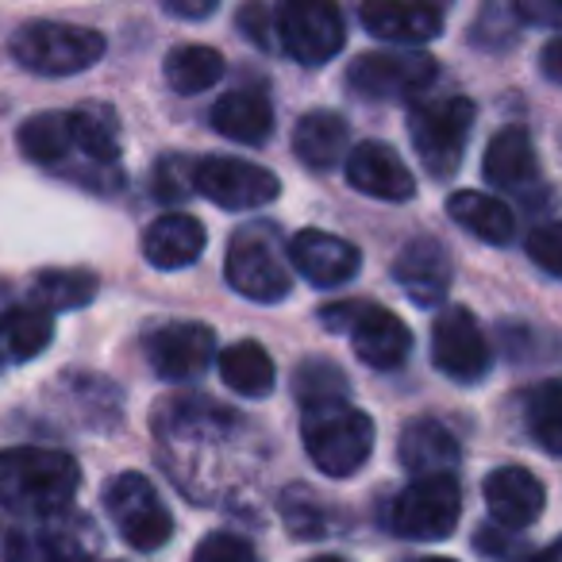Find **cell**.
Returning <instances> with one entry per match:
<instances>
[{
    "instance_id": "28",
    "label": "cell",
    "mask_w": 562,
    "mask_h": 562,
    "mask_svg": "<svg viewBox=\"0 0 562 562\" xmlns=\"http://www.w3.org/2000/svg\"><path fill=\"white\" fill-rule=\"evenodd\" d=\"M162 74L173 93L196 97L224 78V55L216 47H204V43H186V47H173L166 55Z\"/></svg>"
},
{
    "instance_id": "41",
    "label": "cell",
    "mask_w": 562,
    "mask_h": 562,
    "mask_svg": "<svg viewBox=\"0 0 562 562\" xmlns=\"http://www.w3.org/2000/svg\"><path fill=\"white\" fill-rule=\"evenodd\" d=\"M520 562H562V547H559V543H547L543 551H531V554H524Z\"/></svg>"
},
{
    "instance_id": "7",
    "label": "cell",
    "mask_w": 562,
    "mask_h": 562,
    "mask_svg": "<svg viewBox=\"0 0 562 562\" xmlns=\"http://www.w3.org/2000/svg\"><path fill=\"white\" fill-rule=\"evenodd\" d=\"M273 32L281 50L297 66L331 63L347 43V24L336 0H278Z\"/></svg>"
},
{
    "instance_id": "43",
    "label": "cell",
    "mask_w": 562,
    "mask_h": 562,
    "mask_svg": "<svg viewBox=\"0 0 562 562\" xmlns=\"http://www.w3.org/2000/svg\"><path fill=\"white\" fill-rule=\"evenodd\" d=\"M313 562H347V559H336V554H324V559H313Z\"/></svg>"
},
{
    "instance_id": "17",
    "label": "cell",
    "mask_w": 562,
    "mask_h": 562,
    "mask_svg": "<svg viewBox=\"0 0 562 562\" xmlns=\"http://www.w3.org/2000/svg\"><path fill=\"white\" fill-rule=\"evenodd\" d=\"M359 20L374 40L420 47L443 32V16L420 0H362Z\"/></svg>"
},
{
    "instance_id": "6",
    "label": "cell",
    "mask_w": 562,
    "mask_h": 562,
    "mask_svg": "<svg viewBox=\"0 0 562 562\" xmlns=\"http://www.w3.org/2000/svg\"><path fill=\"white\" fill-rule=\"evenodd\" d=\"M224 273H227V285L239 297L258 301V305H278L293 290L285 255H281L278 239H273V227L266 224H247L232 235Z\"/></svg>"
},
{
    "instance_id": "36",
    "label": "cell",
    "mask_w": 562,
    "mask_h": 562,
    "mask_svg": "<svg viewBox=\"0 0 562 562\" xmlns=\"http://www.w3.org/2000/svg\"><path fill=\"white\" fill-rule=\"evenodd\" d=\"M528 258L547 273V278H559V273H562V232H559V224H554V220L531 227Z\"/></svg>"
},
{
    "instance_id": "22",
    "label": "cell",
    "mask_w": 562,
    "mask_h": 562,
    "mask_svg": "<svg viewBox=\"0 0 562 562\" xmlns=\"http://www.w3.org/2000/svg\"><path fill=\"white\" fill-rule=\"evenodd\" d=\"M204 250V224L186 212H170V216H158L155 224L143 235V258H147L155 270H181V266H193Z\"/></svg>"
},
{
    "instance_id": "44",
    "label": "cell",
    "mask_w": 562,
    "mask_h": 562,
    "mask_svg": "<svg viewBox=\"0 0 562 562\" xmlns=\"http://www.w3.org/2000/svg\"><path fill=\"white\" fill-rule=\"evenodd\" d=\"M416 562H454V559H416Z\"/></svg>"
},
{
    "instance_id": "37",
    "label": "cell",
    "mask_w": 562,
    "mask_h": 562,
    "mask_svg": "<svg viewBox=\"0 0 562 562\" xmlns=\"http://www.w3.org/2000/svg\"><path fill=\"white\" fill-rule=\"evenodd\" d=\"M193 562H258V554L243 536L212 531V536H204L201 547L193 551Z\"/></svg>"
},
{
    "instance_id": "30",
    "label": "cell",
    "mask_w": 562,
    "mask_h": 562,
    "mask_svg": "<svg viewBox=\"0 0 562 562\" xmlns=\"http://www.w3.org/2000/svg\"><path fill=\"white\" fill-rule=\"evenodd\" d=\"M20 150L40 166H66L74 158L70 116L66 112H40L20 127Z\"/></svg>"
},
{
    "instance_id": "10",
    "label": "cell",
    "mask_w": 562,
    "mask_h": 562,
    "mask_svg": "<svg viewBox=\"0 0 562 562\" xmlns=\"http://www.w3.org/2000/svg\"><path fill=\"white\" fill-rule=\"evenodd\" d=\"M193 189L227 212H255L278 201L281 181L266 166H255L247 158L212 155L193 162Z\"/></svg>"
},
{
    "instance_id": "19",
    "label": "cell",
    "mask_w": 562,
    "mask_h": 562,
    "mask_svg": "<svg viewBox=\"0 0 562 562\" xmlns=\"http://www.w3.org/2000/svg\"><path fill=\"white\" fill-rule=\"evenodd\" d=\"M482 173L490 186L508 189V193H524L528 186H536L539 162H536V147H531L528 127H520V124L501 127L490 139V150H485V158H482Z\"/></svg>"
},
{
    "instance_id": "34",
    "label": "cell",
    "mask_w": 562,
    "mask_h": 562,
    "mask_svg": "<svg viewBox=\"0 0 562 562\" xmlns=\"http://www.w3.org/2000/svg\"><path fill=\"white\" fill-rule=\"evenodd\" d=\"M351 393L347 385L344 370L328 359H316V362H305L297 370V397H301V408L305 405H321V401H339Z\"/></svg>"
},
{
    "instance_id": "31",
    "label": "cell",
    "mask_w": 562,
    "mask_h": 562,
    "mask_svg": "<svg viewBox=\"0 0 562 562\" xmlns=\"http://www.w3.org/2000/svg\"><path fill=\"white\" fill-rule=\"evenodd\" d=\"M101 281L89 270H43L35 278V305H43L47 313H70V308L93 305Z\"/></svg>"
},
{
    "instance_id": "40",
    "label": "cell",
    "mask_w": 562,
    "mask_h": 562,
    "mask_svg": "<svg viewBox=\"0 0 562 562\" xmlns=\"http://www.w3.org/2000/svg\"><path fill=\"white\" fill-rule=\"evenodd\" d=\"M543 74H547V81H554V86L562 81V70H559V40H551L543 47Z\"/></svg>"
},
{
    "instance_id": "23",
    "label": "cell",
    "mask_w": 562,
    "mask_h": 562,
    "mask_svg": "<svg viewBox=\"0 0 562 562\" xmlns=\"http://www.w3.org/2000/svg\"><path fill=\"white\" fill-rule=\"evenodd\" d=\"M347 139H351V127L331 109L305 112L293 127V150L308 170H336L347 155Z\"/></svg>"
},
{
    "instance_id": "24",
    "label": "cell",
    "mask_w": 562,
    "mask_h": 562,
    "mask_svg": "<svg viewBox=\"0 0 562 562\" xmlns=\"http://www.w3.org/2000/svg\"><path fill=\"white\" fill-rule=\"evenodd\" d=\"M447 212H451V220L462 232L477 235V239L490 243V247H505L516 235V216L501 196L477 193V189H459V193H451V201H447Z\"/></svg>"
},
{
    "instance_id": "21",
    "label": "cell",
    "mask_w": 562,
    "mask_h": 562,
    "mask_svg": "<svg viewBox=\"0 0 562 562\" xmlns=\"http://www.w3.org/2000/svg\"><path fill=\"white\" fill-rule=\"evenodd\" d=\"M212 127L243 147H262L273 132V104L262 89H232L212 104Z\"/></svg>"
},
{
    "instance_id": "39",
    "label": "cell",
    "mask_w": 562,
    "mask_h": 562,
    "mask_svg": "<svg viewBox=\"0 0 562 562\" xmlns=\"http://www.w3.org/2000/svg\"><path fill=\"white\" fill-rule=\"evenodd\" d=\"M158 4L178 20H204L216 12L220 0H158Z\"/></svg>"
},
{
    "instance_id": "8",
    "label": "cell",
    "mask_w": 562,
    "mask_h": 562,
    "mask_svg": "<svg viewBox=\"0 0 562 562\" xmlns=\"http://www.w3.org/2000/svg\"><path fill=\"white\" fill-rule=\"evenodd\" d=\"M439 78V66L424 50H370L347 70V89L359 101H413Z\"/></svg>"
},
{
    "instance_id": "29",
    "label": "cell",
    "mask_w": 562,
    "mask_h": 562,
    "mask_svg": "<svg viewBox=\"0 0 562 562\" xmlns=\"http://www.w3.org/2000/svg\"><path fill=\"white\" fill-rule=\"evenodd\" d=\"M50 336H55V316L35 301H20L0 316V344L9 347V355L20 362L47 351Z\"/></svg>"
},
{
    "instance_id": "1",
    "label": "cell",
    "mask_w": 562,
    "mask_h": 562,
    "mask_svg": "<svg viewBox=\"0 0 562 562\" xmlns=\"http://www.w3.org/2000/svg\"><path fill=\"white\" fill-rule=\"evenodd\" d=\"M81 470L70 454L47 447L0 451V508L12 513H58L74 501Z\"/></svg>"
},
{
    "instance_id": "32",
    "label": "cell",
    "mask_w": 562,
    "mask_h": 562,
    "mask_svg": "<svg viewBox=\"0 0 562 562\" xmlns=\"http://www.w3.org/2000/svg\"><path fill=\"white\" fill-rule=\"evenodd\" d=\"M524 413H528V428L531 436L543 443L547 454H559L562 451V385L554 382H543L528 393L524 401Z\"/></svg>"
},
{
    "instance_id": "35",
    "label": "cell",
    "mask_w": 562,
    "mask_h": 562,
    "mask_svg": "<svg viewBox=\"0 0 562 562\" xmlns=\"http://www.w3.org/2000/svg\"><path fill=\"white\" fill-rule=\"evenodd\" d=\"M189 193H193V158H162L155 166V196L158 201H186Z\"/></svg>"
},
{
    "instance_id": "38",
    "label": "cell",
    "mask_w": 562,
    "mask_h": 562,
    "mask_svg": "<svg viewBox=\"0 0 562 562\" xmlns=\"http://www.w3.org/2000/svg\"><path fill=\"white\" fill-rule=\"evenodd\" d=\"M235 27H239L243 40L255 43V47H262V50L273 47V16L262 0H247V4L235 12Z\"/></svg>"
},
{
    "instance_id": "20",
    "label": "cell",
    "mask_w": 562,
    "mask_h": 562,
    "mask_svg": "<svg viewBox=\"0 0 562 562\" xmlns=\"http://www.w3.org/2000/svg\"><path fill=\"white\" fill-rule=\"evenodd\" d=\"M397 459L408 474L428 477V474H451L459 467V439L451 436V428L439 420H408L405 431L397 439Z\"/></svg>"
},
{
    "instance_id": "4",
    "label": "cell",
    "mask_w": 562,
    "mask_h": 562,
    "mask_svg": "<svg viewBox=\"0 0 562 562\" xmlns=\"http://www.w3.org/2000/svg\"><path fill=\"white\" fill-rule=\"evenodd\" d=\"M470 132H474V101L459 93L431 97V101L413 104L408 112V135H413L416 155H420L424 170L439 181L459 173Z\"/></svg>"
},
{
    "instance_id": "26",
    "label": "cell",
    "mask_w": 562,
    "mask_h": 562,
    "mask_svg": "<svg viewBox=\"0 0 562 562\" xmlns=\"http://www.w3.org/2000/svg\"><path fill=\"white\" fill-rule=\"evenodd\" d=\"M216 367L227 390L243 393V397H266V393L273 390V382H278L273 359L255 339H239V344L224 347V351L216 355Z\"/></svg>"
},
{
    "instance_id": "42",
    "label": "cell",
    "mask_w": 562,
    "mask_h": 562,
    "mask_svg": "<svg viewBox=\"0 0 562 562\" xmlns=\"http://www.w3.org/2000/svg\"><path fill=\"white\" fill-rule=\"evenodd\" d=\"M420 4H428V9H436L439 16H443V12H447V4H451V0H420Z\"/></svg>"
},
{
    "instance_id": "14",
    "label": "cell",
    "mask_w": 562,
    "mask_h": 562,
    "mask_svg": "<svg viewBox=\"0 0 562 562\" xmlns=\"http://www.w3.org/2000/svg\"><path fill=\"white\" fill-rule=\"evenodd\" d=\"M290 262L308 285H316V290H339V285H347V281L359 273L362 255L355 243L344 239V235L308 227V232L293 235Z\"/></svg>"
},
{
    "instance_id": "33",
    "label": "cell",
    "mask_w": 562,
    "mask_h": 562,
    "mask_svg": "<svg viewBox=\"0 0 562 562\" xmlns=\"http://www.w3.org/2000/svg\"><path fill=\"white\" fill-rule=\"evenodd\" d=\"M524 24L528 20H524L520 0H485L474 24V43L485 50H501L520 35Z\"/></svg>"
},
{
    "instance_id": "3",
    "label": "cell",
    "mask_w": 562,
    "mask_h": 562,
    "mask_svg": "<svg viewBox=\"0 0 562 562\" xmlns=\"http://www.w3.org/2000/svg\"><path fill=\"white\" fill-rule=\"evenodd\" d=\"M104 35L81 24H55V20H32L12 35L9 50L27 74L40 78H74L93 70L104 58Z\"/></svg>"
},
{
    "instance_id": "9",
    "label": "cell",
    "mask_w": 562,
    "mask_h": 562,
    "mask_svg": "<svg viewBox=\"0 0 562 562\" xmlns=\"http://www.w3.org/2000/svg\"><path fill=\"white\" fill-rule=\"evenodd\" d=\"M462 516V490L454 474H428L408 482L393 501V531L416 543H436L454 531Z\"/></svg>"
},
{
    "instance_id": "25",
    "label": "cell",
    "mask_w": 562,
    "mask_h": 562,
    "mask_svg": "<svg viewBox=\"0 0 562 562\" xmlns=\"http://www.w3.org/2000/svg\"><path fill=\"white\" fill-rule=\"evenodd\" d=\"M70 116V139L74 155L93 162L97 170H112L120 158V124L116 112L104 104H81V109L66 112Z\"/></svg>"
},
{
    "instance_id": "13",
    "label": "cell",
    "mask_w": 562,
    "mask_h": 562,
    "mask_svg": "<svg viewBox=\"0 0 562 562\" xmlns=\"http://www.w3.org/2000/svg\"><path fill=\"white\" fill-rule=\"evenodd\" d=\"M143 351H147V362L158 378H166V382H193L216 359V336H212L209 324L170 321L147 331Z\"/></svg>"
},
{
    "instance_id": "18",
    "label": "cell",
    "mask_w": 562,
    "mask_h": 562,
    "mask_svg": "<svg viewBox=\"0 0 562 562\" xmlns=\"http://www.w3.org/2000/svg\"><path fill=\"white\" fill-rule=\"evenodd\" d=\"M547 505L543 482L524 467H501L485 477V508L501 528H528Z\"/></svg>"
},
{
    "instance_id": "5",
    "label": "cell",
    "mask_w": 562,
    "mask_h": 562,
    "mask_svg": "<svg viewBox=\"0 0 562 562\" xmlns=\"http://www.w3.org/2000/svg\"><path fill=\"white\" fill-rule=\"evenodd\" d=\"M321 324L336 336H351V347L370 370H397L413 351V331L397 313L370 301H331Z\"/></svg>"
},
{
    "instance_id": "16",
    "label": "cell",
    "mask_w": 562,
    "mask_h": 562,
    "mask_svg": "<svg viewBox=\"0 0 562 562\" xmlns=\"http://www.w3.org/2000/svg\"><path fill=\"white\" fill-rule=\"evenodd\" d=\"M347 181H351L359 193L374 196V201H413L416 181L413 170L401 162V155L390 143H359V147L347 155Z\"/></svg>"
},
{
    "instance_id": "11",
    "label": "cell",
    "mask_w": 562,
    "mask_h": 562,
    "mask_svg": "<svg viewBox=\"0 0 562 562\" xmlns=\"http://www.w3.org/2000/svg\"><path fill=\"white\" fill-rule=\"evenodd\" d=\"M104 508H109L116 531L135 551H158V547L170 543L173 516H170V508L162 505L158 490L143 474L112 477L109 493H104Z\"/></svg>"
},
{
    "instance_id": "15",
    "label": "cell",
    "mask_w": 562,
    "mask_h": 562,
    "mask_svg": "<svg viewBox=\"0 0 562 562\" xmlns=\"http://www.w3.org/2000/svg\"><path fill=\"white\" fill-rule=\"evenodd\" d=\"M451 255L443 243L436 239H413L401 247V255L393 258V281L408 293V301H416L420 308H431L447 297L451 290Z\"/></svg>"
},
{
    "instance_id": "12",
    "label": "cell",
    "mask_w": 562,
    "mask_h": 562,
    "mask_svg": "<svg viewBox=\"0 0 562 562\" xmlns=\"http://www.w3.org/2000/svg\"><path fill=\"white\" fill-rule=\"evenodd\" d=\"M431 362H436L439 374H447L459 385H474L490 374V339H485L482 324L470 308L451 305L439 313L436 328H431Z\"/></svg>"
},
{
    "instance_id": "27",
    "label": "cell",
    "mask_w": 562,
    "mask_h": 562,
    "mask_svg": "<svg viewBox=\"0 0 562 562\" xmlns=\"http://www.w3.org/2000/svg\"><path fill=\"white\" fill-rule=\"evenodd\" d=\"M0 562H86V554L66 531L0 524Z\"/></svg>"
},
{
    "instance_id": "2",
    "label": "cell",
    "mask_w": 562,
    "mask_h": 562,
    "mask_svg": "<svg viewBox=\"0 0 562 562\" xmlns=\"http://www.w3.org/2000/svg\"><path fill=\"white\" fill-rule=\"evenodd\" d=\"M301 439L308 459L328 477H351L367 467L374 451V420L347 397L305 405L301 413Z\"/></svg>"
}]
</instances>
